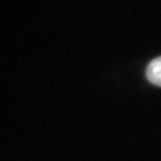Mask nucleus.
Returning a JSON list of instances; mask_svg holds the SVG:
<instances>
[{
  "label": "nucleus",
  "mask_w": 161,
  "mask_h": 161,
  "mask_svg": "<svg viewBox=\"0 0 161 161\" xmlns=\"http://www.w3.org/2000/svg\"><path fill=\"white\" fill-rule=\"evenodd\" d=\"M146 78L151 84L161 86V57L152 60L146 67Z\"/></svg>",
  "instance_id": "obj_1"
}]
</instances>
